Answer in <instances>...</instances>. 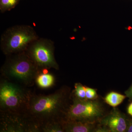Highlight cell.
Here are the masks:
<instances>
[{"mask_svg": "<svg viewBox=\"0 0 132 132\" xmlns=\"http://www.w3.org/2000/svg\"><path fill=\"white\" fill-rule=\"evenodd\" d=\"M98 96L95 89L86 87V99L95 100L98 99Z\"/></svg>", "mask_w": 132, "mask_h": 132, "instance_id": "9a60e30c", "label": "cell"}, {"mask_svg": "<svg viewBox=\"0 0 132 132\" xmlns=\"http://www.w3.org/2000/svg\"><path fill=\"white\" fill-rule=\"evenodd\" d=\"M6 56L1 69L2 78L26 87L33 86L37 76L43 71L38 68L26 51Z\"/></svg>", "mask_w": 132, "mask_h": 132, "instance_id": "7a4b0ae2", "label": "cell"}, {"mask_svg": "<svg viewBox=\"0 0 132 132\" xmlns=\"http://www.w3.org/2000/svg\"><path fill=\"white\" fill-rule=\"evenodd\" d=\"M98 123L64 120L62 126L64 132H96Z\"/></svg>", "mask_w": 132, "mask_h": 132, "instance_id": "9c48e42d", "label": "cell"}, {"mask_svg": "<svg viewBox=\"0 0 132 132\" xmlns=\"http://www.w3.org/2000/svg\"><path fill=\"white\" fill-rule=\"evenodd\" d=\"M32 94L28 87L1 77L0 112H27Z\"/></svg>", "mask_w": 132, "mask_h": 132, "instance_id": "3957f363", "label": "cell"}, {"mask_svg": "<svg viewBox=\"0 0 132 132\" xmlns=\"http://www.w3.org/2000/svg\"><path fill=\"white\" fill-rule=\"evenodd\" d=\"M0 132H40V130L27 112H1Z\"/></svg>", "mask_w": 132, "mask_h": 132, "instance_id": "52a82bcc", "label": "cell"}, {"mask_svg": "<svg viewBox=\"0 0 132 132\" xmlns=\"http://www.w3.org/2000/svg\"><path fill=\"white\" fill-rule=\"evenodd\" d=\"M127 112L132 116V102L129 105L127 108Z\"/></svg>", "mask_w": 132, "mask_h": 132, "instance_id": "ac0fdd59", "label": "cell"}, {"mask_svg": "<svg viewBox=\"0 0 132 132\" xmlns=\"http://www.w3.org/2000/svg\"><path fill=\"white\" fill-rule=\"evenodd\" d=\"M20 0H0V10L1 13L10 11L17 5Z\"/></svg>", "mask_w": 132, "mask_h": 132, "instance_id": "5bb4252c", "label": "cell"}, {"mask_svg": "<svg viewBox=\"0 0 132 132\" xmlns=\"http://www.w3.org/2000/svg\"><path fill=\"white\" fill-rule=\"evenodd\" d=\"M71 99V89L66 86L50 94L33 93L27 112L40 130L41 127L45 124L64 120Z\"/></svg>", "mask_w": 132, "mask_h": 132, "instance_id": "6da1fadb", "label": "cell"}, {"mask_svg": "<svg viewBox=\"0 0 132 132\" xmlns=\"http://www.w3.org/2000/svg\"><path fill=\"white\" fill-rule=\"evenodd\" d=\"M72 101L64 120L97 123L105 114L104 106L98 99L81 100L72 95Z\"/></svg>", "mask_w": 132, "mask_h": 132, "instance_id": "5b68a950", "label": "cell"}, {"mask_svg": "<svg viewBox=\"0 0 132 132\" xmlns=\"http://www.w3.org/2000/svg\"><path fill=\"white\" fill-rule=\"evenodd\" d=\"M74 88V90L72 93V96L81 100L86 99V87L78 82L75 83Z\"/></svg>", "mask_w": 132, "mask_h": 132, "instance_id": "4fadbf2b", "label": "cell"}, {"mask_svg": "<svg viewBox=\"0 0 132 132\" xmlns=\"http://www.w3.org/2000/svg\"><path fill=\"white\" fill-rule=\"evenodd\" d=\"M126 132H132V118L128 119V123Z\"/></svg>", "mask_w": 132, "mask_h": 132, "instance_id": "e0dca14e", "label": "cell"}, {"mask_svg": "<svg viewBox=\"0 0 132 132\" xmlns=\"http://www.w3.org/2000/svg\"><path fill=\"white\" fill-rule=\"evenodd\" d=\"M33 27L16 25L7 29L1 39V48L6 56L25 52L32 43L39 38Z\"/></svg>", "mask_w": 132, "mask_h": 132, "instance_id": "277c9868", "label": "cell"}, {"mask_svg": "<svg viewBox=\"0 0 132 132\" xmlns=\"http://www.w3.org/2000/svg\"><path fill=\"white\" fill-rule=\"evenodd\" d=\"M54 43L51 40L38 38L32 43L26 52L41 71L59 69L55 57Z\"/></svg>", "mask_w": 132, "mask_h": 132, "instance_id": "8992f818", "label": "cell"}, {"mask_svg": "<svg viewBox=\"0 0 132 132\" xmlns=\"http://www.w3.org/2000/svg\"><path fill=\"white\" fill-rule=\"evenodd\" d=\"M41 132H64L62 126V121L53 122L42 126Z\"/></svg>", "mask_w": 132, "mask_h": 132, "instance_id": "7c38bea8", "label": "cell"}, {"mask_svg": "<svg viewBox=\"0 0 132 132\" xmlns=\"http://www.w3.org/2000/svg\"><path fill=\"white\" fill-rule=\"evenodd\" d=\"M127 97L129 98L130 101H132V85L125 92Z\"/></svg>", "mask_w": 132, "mask_h": 132, "instance_id": "2e32d148", "label": "cell"}, {"mask_svg": "<svg viewBox=\"0 0 132 132\" xmlns=\"http://www.w3.org/2000/svg\"><path fill=\"white\" fill-rule=\"evenodd\" d=\"M128 118L118 109H112L98 121L97 132H125Z\"/></svg>", "mask_w": 132, "mask_h": 132, "instance_id": "ba28073f", "label": "cell"}, {"mask_svg": "<svg viewBox=\"0 0 132 132\" xmlns=\"http://www.w3.org/2000/svg\"><path fill=\"white\" fill-rule=\"evenodd\" d=\"M126 95L114 92H110L104 98V101L107 104L115 108L120 105L126 98Z\"/></svg>", "mask_w": 132, "mask_h": 132, "instance_id": "8fae6325", "label": "cell"}, {"mask_svg": "<svg viewBox=\"0 0 132 132\" xmlns=\"http://www.w3.org/2000/svg\"><path fill=\"white\" fill-rule=\"evenodd\" d=\"M45 70L40 73L36 80V84L40 87L43 88L51 87L54 84L55 82L54 76L51 74L45 72Z\"/></svg>", "mask_w": 132, "mask_h": 132, "instance_id": "30bf717a", "label": "cell"}]
</instances>
